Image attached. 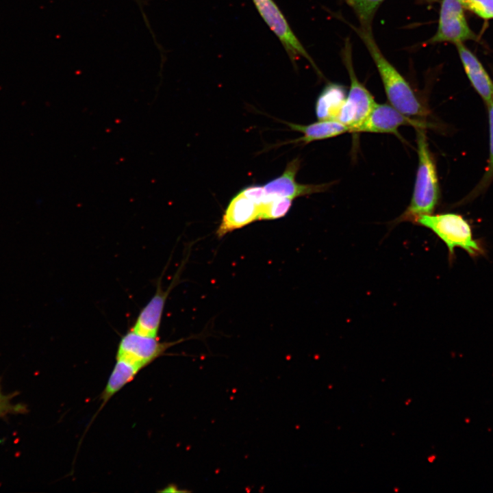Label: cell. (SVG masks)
Instances as JSON below:
<instances>
[{
  "label": "cell",
  "mask_w": 493,
  "mask_h": 493,
  "mask_svg": "<svg viewBox=\"0 0 493 493\" xmlns=\"http://www.w3.org/2000/svg\"><path fill=\"white\" fill-rule=\"evenodd\" d=\"M351 26L364 43L375 64L390 105L407 116H416L420 119L425 118L428 114L427 109L409 83L383 55L372 31Z\"/></svg>",
  "instance_id": "1"
},
{
  "label": "cell",
  "mask_w": 493,
  "mask_h": 493,
  "mask_svg": "<svg viewBox=\"0 0 493 493\" xmlns=\"http://www.w3.org/2000/svg\"><path fill=\"white\" fill-rule=\"evenodd\" d=\"M416 130L418 164L414 190L409 205L394 221L395 224L407 221L415 223L418 216L432 214L439 201L436 166L429 150L426 132L425 128L416 127Z\"/></svg>",
  "instance_id": "2"
},
{
  "label": "cell",
  "mask_w": 493,
  "mask_h": 493,
  "mask_svg": "<svg viewBox=\"0 0 493 493\" xmlns=\"http://www.w3.org/2000/svg\"><path fill=\"white\" fill-rule=\"evenodd\" d=\"M415 224L433 231L445 244L451 259L457 248L464 250L472 257L479 256L483 252L481 246L473 237L470 224L460 214H424L417 218Z\"/></svg>",
  "instance_id": "3"
},
{
  "label": "cell",
  "mask_w": 493,
  "mask_h": 493,
  "mask_svg": "<svg viewBox=\"0 0 493 493\" xmlns=\"http://www.w3.org/2000/svg\"><path fill=\"white\" fill-rule=\"evenodd\" d=\"M343 56L349 75L351 86L337 121L349 127L351 132H354L370 113L376 102L370 92L356 76L352 64L351 45L349 42L345 45Z\"/></svg>",
  "instance_id": "4"
},
{
  "label": "cell",
  "mask_w": 493,
  "mask_h": 493,
  "mask_svg": "<svg viewBox=\"0 0 493 493\" xmlns=\"http://www.w3.org/2000/svg\"><path fill=\"white\" fill-rule=\"evenodd\" d=\"M182 342H161L157 338L138 334L131 329L118 344L116 360L129 364L141 370L164 355L170 346Z\"/></svg>",
  "instance_id": "5"
},
{
  "label": "cell",
  "mask_w": 493,
  "mask_h": 493,
  "mask_svg": "<svg viewBox=\"0 0 493 493\" xmlns=\"http://www.w3.org/2000/svg\"><path fill=\"white\" fill-rule=\"evenodd\" d=\"M253 1L262 18L280 40L293 66L296 68V62L303 57L312 65L318 74H320L318 66L292 31L275 1L273 0H253Z\"/></svg>",
  "instance_id": "6"
},
{
  "label": "cell",
  "mask_w": 493,
  "mask_h": 493,
  "mask_svg": "<svg viewBox=\"0 0 493 493\" xmlns=\"http://www.w3.org/2000/svg\"><path fill=\"white\" fill-rule=\"evenodd\" d=\"M464 12V7L457 0H442L438 29L428 43L450 42L455 44L475 39Z\"/></svg>",
  "instance_id": "7"
},
{
  "label": "cell",
  "mask_w": 493,
  "mask_h": 493,
  "mask_svg": "<svg viewBox=\"0 0 493 493\" xmlns=\"http://www.w3.org/2000/svg\"><path fill=\"white\" fill-rule=\"evenodd\" d=\"M404 125H411L415 128L427 127L422 120L407 116L391 105L376 103L354 132L391 134L401 137L399 128Z\"/></svg>",
  "instance_id": "8"
},
{
  "label": "cell",
  "mask_w": 493,
  "mask_h": 493,
  "mask_svg": "<svg viewBox=\"0 0 493 493\" xmlns=\"http://www.w3.org/2000/svg\"><path fill=\"white\" fill-rule=\"evenodd\" d=\"M301 160L295 158L290 161L284 172L278 177L263 186L268 201L276 197L294 198L325 190L329 184H302L296 181V175L300 168Z\"/></svg>",
  "instance_id": "9"
},
{
  "label": "cell",
  "mask_w": 493,
  "mask_h": 493,
  "mask_svg": "<svg viewBox=\"0 0 493 493\" xmlns=\"http://www.w3.org/2000/svg\"><path fill=\"white\" fill-rule=\"evenodd\" d=\"M177 279L176 277L166 290L162 288L161 277L157 280L155 292L140 310L131 331L142 336L157 338L166 301Z\"/></svg>",
  "instance_id": "10"
},
{
  "label": "cell",
  "mask_w": 493,
  "mask_h": 493,
  "mask_svg": "<svg viewBox=\"0 0 493 493\" xmlns=\"http://www.w3.org/2000/svg\"><path fill=\"white\" fill-rule=\"evenodd\" d=\"M260 206L241 192L229 202L216 231L222 238L233 230L242 228L259 218Z\"/></svg>",
  "instance_id": "11"
},
{
  "label": "cell",
  "mask_w": 493,
  "mask_h": 493,
  "mask_svg": "<svg viewBox=\"0 0 493 493\" xmlns=\"http://www.w3.org/2000/svg\"><path fill=\"white\" fill-rule=\"evenodd\" d=\"M455 45L472 87L487 105L493 99L492 80L479 60L462 42Z\"/></svg>",
  "instance_id": "12"
},
{
  "label": "cell",
  "mask_w": 493,
  "mask_h": 493,
  "mask_svg": "<svg viewBox=\"0 0 493 493\" xmlns=\"http://www.w3.org/2000/svg\"><path fill=\"white\" fill-rule=\"evenodd\" d=\"M287 124L292 130L303 134V136L295 141L304 144L351 132L349 127L337 120H318L317 122L305 125L290 123Z\"/></svg>",
  "instance_id": "13"
},
{
  "label": "cell",
  "mask_w": 493,
  "mask_h": 493,
  "mask_svg": "<svg viewBox=\"0 0 493 493\" xmlns=\"http://www.w3.org/2000/svg\"><path fill=\"white\" fill-rule=\"evenodd\" d=\"M346 88L338 84L329 83L319 94L316 103V114L318 120H337L345 101Z\"/></svg>",
  "instance_id": "14"
},
{
  "label": "cell",
  "mask_w": 493,
  "mask_h": 493,
  "mask_svg": "<svg viewBox=\"0 0 493 493\" xmlns=\"http://www.w3.org/2000/svg\"><path fill=\"white\" fill-rule=\"evenodd\" d=\"M140 371L129 364L116 360L107 383L101 394L100 399L102 401V404L100 409L115 394L131 381Z\"/></svg>",
  "instance_id": "15"
},
{
  "label": "cell",
  "mask_w": 493,
  "mask_h": 493,
  "mask_svg": "<svg viewBox=\"0 0 493 493\" xmlns=\"http://www.w3.org/2000/svg\"><path fill=\"white\" fill-rule=\"evenodd\" d=\"M489 120V157L483 177L469 198L475 197L487 189L493 181V99L487 104Z\"/></svg>",
  "instance_id": "16"
},
{
  "label": "cell",
  "mask_w": 493,
  "mask_h": 493,
  "mask_svg": "<svg viewBox=\"0 0 493 493\" xmlns=\"http://www.w3.org/2000/svg\"><path fill=\"white\" fill-rule=\"evenodd\" d=\"M355 12L362 29L372 31L376 11L385 0H344Z\"/></svg>",
  "instance_id": "17"
},
{
  "label": "cell",
  "mask_w": 493,
  "mask_h": 493,
  "mask_svg": "<svg viewBox=\"0 0 493 493\" xmlns=\"http://www.w3.org/2000/svg\"><path fill=\"white\" fill-rule=\"evenodd\" d=\"M292 200L286 197H276L259 205L258 220H273L285 216L292 206Z\"/></svg>",
  "instance_id": "18"
},
{
  "label": "cell",
  "mask_w": 493,
  "mask_h": 493,
  "mask_svg": "<svg viewBox=\"0 0 493 493\" xmlns=\"http://www.w3.org/2000/svg\"><path fill=\"white\" fill-rule=\"evenodd\" d=\"M17 394L16 392L4 394L0 379V418H5L10 414H24L28 412L26 405L13 402V399Z\"/></svg>",
  "instance_id": "19"
},
{
  "label": "cell",
  "mask_w": 493,
  "mask_h": 493,
  "mask_svg": "<svg viewBox=\"0 0 493 493\" xmlns=\"http://www.w3.org/2000/svg\"><path fill=\"white\" fill-rule=\"evenodd\" d=\"M464 8L484 19L493 18V0H466Z\"/></svg>",
  "instance_id": "20"
},
{
  "label": "cell",
  "mask_w": 493,
  "mask_h": 493,
  "mask_svg": "<svg viewBox=\"0 0 493 493\" xmlns=\"http://www.w3.org/2000/svg\"><path fill=\"white\" fill-rule=\"evenodd\" d=\"M240 192L258 205L268 201V198L263 186H251L244 188Z\"/></svg>",
  "instance_id": "21"
},
{
  "label": "cell",
  "mask_w": 493,
  "mask_h": 493,
  "mask_svg": "<svg viewBox=\"0 0 493 493\" xmlns=\"http://www.w3.org/2000/svg\"><path fill=\"white\" fill-rule=\"evenodd\" d=\"M162 492H187V490H179L177 485L170 484L169 486L166 487L165 489L162 490Z\"/></svg>",
  "instance_id": "22"
},
{
  "label": "cell",
  "mask_w": 493,
  "mask_h": 493,
  "mask_svg": "<svg viewBox=\"0 0 493 493\" xmlns=\"http://www.w3.org/2000/svg\"><path fill=\"white\" fill-rule=\"evenodd\" d=\"M457 1L461 3V4L463 5V7H464V5L465 4L466 1V0H457Z\"/></svg>",
  "instance_id": "23"
}]
</instances>
